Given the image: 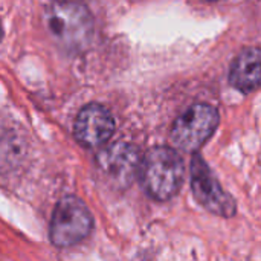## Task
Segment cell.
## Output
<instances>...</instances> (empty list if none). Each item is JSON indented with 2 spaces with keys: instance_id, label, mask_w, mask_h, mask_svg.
I'll list each match as a JSON object with an SVG mask.
<instances>
[{
  "instance_id": "obj_1",
  "label": "cell",
  "mask_w": 261,
  "mask_h": 261,
  "mask_svg": "<svg viewBox=\"0 0 261 261\" xmlns=\"http://www.w3.org/2000/svg\"><path fill=\"white\" fill-rule=\"evenodd\" d=\"M184 161L170 147H156L142 159L139 177L144 190L156 200L171 199L184 180Z\"/></svg>"
},
{
  "instance_id": "obj_2",
  "label": "cell",
  "mask_w": 261,
  "mask_h": 261,
  "mask_svg": "<svg viewBox=\"0 0 261 261\" xmlns=\"http://www.w3.org/2000/svg\"><path fill=\"white\" fill-rule=\"evenodd\" d=\"M46 21L54 38L69 50L84 49L93 37V17L80 2H55L47 8Z\"/></svg>"
},
{
  "instance_id": "obj_3",
  "label": "cell",
  "mask_w": 261,
  "mask_h": 261,
  "mask_svg": "<svg viewBox=\"0 0 261 261\" xmlns=\"http://www.w3.org/2000/svg\"><path fill=\"white\" fill-rule=\"evenodd\" d=\"M93 228V217L86 203L75 197H63L52 214L49 237L57 248H70L83 242Z\"/></svg>"
},
{
  "instance_id": "obj_4",
  "label": "cell",
  "mask_w": 261,
  "mask_h": 261,
  "mask_svg": "<svg viewBox=\"0 0 261 261\" xmlns=\"http://www.w3.org/2000/svg\"><path fill=\"white\" fill-rule=\"evenodd\" d=\"M220 116L210 104H194L171 127V142L182 151H197L216 132Z\"/></svg>"
},
{
  "instance_id": "obj_5",
  "label": "cell",
  "mask_w": 261,
  "mask_h": 261,
  "mask_svg": "<svg viewBox=\"0 0 261 261\" xmlns=\"http://www.w3.org/2000/svg\"><path fill=\"white\" fill-rule=\"evenodd\" d=\"M139 150L130 142H115L96 154V168L113 188H127L141 170Z\"/></svg>"
},
{
  "instance_id": "obj_6",
  "label": "cell",
  "mask_w": 261,
  "mask_h": 261,
  "mask_svg": "<svg viewBox=\"0 0 261 261\" xmlns=\"http://www.w3.org/2000/svg\"><path fill=\"white\" fill-rule=\"evenodd\" d=\"M191 187L196 200L206 211L222 217H232L236 214L234 199L222 188L208 164L199 154L191 162Z\"/></svg>"
},
{
  "instance_id": "obj_7",
  "label": "cell",
  "mask_w": 261,
  "mask_h": 261,
  "mask_svg": "<svg viewBox=\"0 0 261 261\" xmlns=\"http://www.w3.org/2000/svg\"><path fill=\"white\" fill-rule=\"evenodd\" d=\"M115 132V121L110 112L101 104L86 106L73 124L75 139L90 148L104 145Z\"/></svg>"
},
{
  "instance_id": "obj_8",
  "label": "cell",
  "mask_w": 261,
  "mask_h": 261,
  "mask_svg": "<svg viewBox=\"0 0 261 261\" xmlns=\"http://www.w3.org/2000/svg\"><path fill=\"white\" fill-rule=\"evenodd\" d=\"M229 83L242 92H254L261 87V49L245 47L234 60Z\"/></svg>"
}]
</instances>
